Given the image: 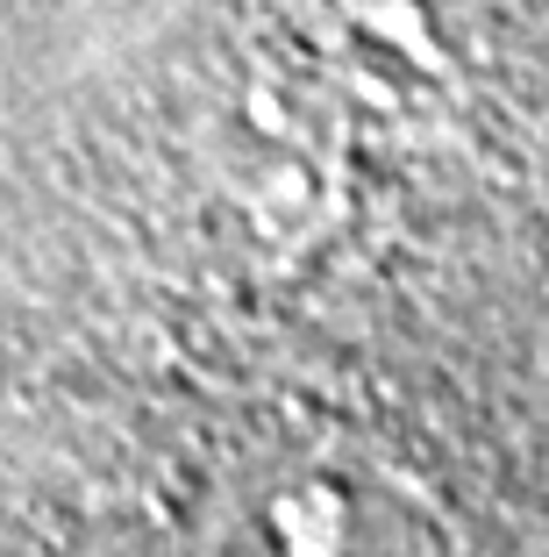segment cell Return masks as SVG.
<instances>
[{"instance_id":"obj_1","label":"cell","mask_w":549,"mask_h":557,"mask_svg":"<svg viewBox=\"0 0 549 557\" xmlns=\"http://www.w3.org/2000/svg\"><path fill=\"white\" fill-rule=\"evenodd\" d=\"M200 557H450L428 493L328 436H272L214 472Z\"/></svg>"}]
</instances>
